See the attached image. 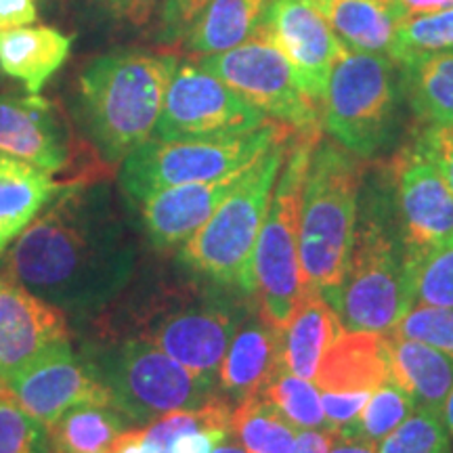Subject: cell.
<instances>
[{
    "instance_id": "obj_22",
    "label": "cell",
    "mask_w": 453,
    "mask_h": 453,
    "mask_svg": "<svg viewBox=\"0 0 453 453\" xmlns=\"http://www.w3.org/2000/svg\"><path fill=\"white\" fill-rule=\"evenodd\" d=\"M390 380L411 396L416 407L443 413L453 388V357L420 340L387 334Z\"/></svg>"
},
{
    "instance_id": "obj_47",
    "label": "cell",
    "mask_w": 453,
    "mask_h": 453,
    "mask_svg": "<svg viewBox=\"0 0 453 453\" xmlns=\"http://www.w3.org/2000/svg\"><path fill=\"white\" fill-rule=\"evenodd\" d=\"M212 453H248L246 449L240 443H229V441H223V443H219L217 447H214Z\"/></svg>"
},
{
    "instance_id": "obj_13",
    "label": "cell",
    "mask_w": 453,
    "mask_h": 453,
    "mask_svg": "<svg viewBox=\"0 0 453 453\" xmlns=\"http://www.w3.org/2000/svg\"><path fill=\"white\" fill-rule=\"evenodd\" d=\"M248 313L250 309L237 296L206 294L151 317L139 338L217 382L226 349Z\"/></svg>"
},
{
    "instance_id": "obj_29",
    "label": "cell",
    "mask_w": 453,
    "mask_h": 453,
    "mask_svg": "<svg viewBox=\"0 0 453 453\" xmlns=\"http://www.w3.org/2000/svg\"><path fill=\"white\" fill-rule=\"evenodd\" d=\"M300 428L267 396L254 395L234 405L229 434L248 453H292Z\"/></svg>"
},
{
    "instance_id": "obj_25",
    "label": "cell",
    "mask_w": 453,
    "mask_h": 453,
    "mask_svg": "<svg viewBox=\"0 0 453 453\" xmlns=\"http://www.w3.org/2000/svg\"><path fill=\"white\" fill-rule=\"evenodd\" d=\"M57 194L47 170L0 154V257Z\"/></svg>"
},
{
    "instance_id": "obj_7",
    "label": "cell",
    "mask_w": 453,
    "mask_h": 453,
    "mask_svg": "<svg viewBox=\"0 0 453 453\" xmlns=\"http://www.w3.org/2000/svg\"><path fill=\"white\" fill-rule=\"evenodd\" d=\"M130 424H150L177 410H197L217 396V382L191 372L156 344L134 336L87 355Z\"/></svg>"
},
{
    "instance_id": "obj_16",
    "label": "cell",
    "mask_w": 453,
    "mask_h": 453,
    "mask_svg": "<svg viewBox=\"0 0 453 453\" xmlns=\"http://www.w3.org/2000/svg\"><path fill=\"white\" fill-rule=\"evenodd\" d=\"M64 342H70L64 311L0 275V382Z\"/></svg>"
},
{
    "instance_id": "obj_36",
    "label": "cell",
    "mask_w": 453,
    "mask_h": 453,
    "mask_svg": "<svg viewBox=\"0 0 453 453\" xmlns=\"http://www.w3.org/2000/svg\"><path fill=\"white\" fill-rule=\"evenodd\" d=\"M390 334L420 340L453 357V307L413 304Z\"/></svg>"
},
{
    "instance_id": "obj_14",
    "label": "cell",
    "mask_w": 453,
    "mask_h": 453,
    "mask_svg": "<svg viewBox=\"0 0 453 453\" xmlns=\"http://www.w3.org/2000/svg\"><path fill=\"white\" fill-rule=\"evenodd\" d=\"M17 403L50 428L78 405H111L105 384L87 357H78L70 342L55 344L3 382Z\"/></svg>"
},
{
    "instance_id": "obj_6",
    "label": "cell",
    "mask_w": 453,
    "mask_h": 453,
    "mask_svg": "<svg viewBox=\"0 0 453 453\" xmlns=\"http://www.w3.org/2000/svg\"><path fill=\"white\" fill-rule=\"evenodd\" d=\"M401 97V72L390 57L347 50L327 82L321 127L340 147L370 160L399 137Z\"/></svg>"
},
{
    "instance_id": "obj_19",
    "label": "cell",
    "mask_w": 453,
    "mask_h": 453,
    "mask_svg": "<svg viewBox=\"0 0 453 453\" xmlns=\"http://www.w3.org/2000/svg\"><path fill=\"white\" fill-rule=\"evenodd\" d=\"M281 330L258 307L243 317L223 364L217 387L231 403L263 395L281 364Z\"/></svg>"
},
{
    "instance_id": "obj_35",
    "label": "cell",
    "mask_w": 453,
    "mask_h": 453,
    "mask_svg": "<svg viewBox=\"0 0 453 453\" xmlns=\"http://www.w3.org/2000/svg\"><path fill=\"white\" fill-rule=\"evenodd\" d=\"M413 304L453 307V240L443 243L416 265Z\"/></svg>"
},
{
    "instance_id": "obj_17",
    "label": "cell",
    "mask_w": 453,
    "mask_h": 453,
    "mask_svg": "<svg viewBox=\"0 0 453 453\" xmlns=\"http://www.w3.org/2000/svg\"><path fill=\"white\" fill-rule=\"evenodd\" d=\"M0 154L55 174L72 157V133L59 107L38 95H0Z\"/></svg>"
},
{
    "instance_id": "obj_30",
    "label": "cell",
    "mask_w": 453,
    "mask_h": 453,
    "mask_svg": "<svg viewBox=\"0 0 453 453\" xmlns=\"http://www.w3.org/2000/svg\"><path fill=\"white\" fill-rule=\"evenodd\" d=\"M413 410H416V403L411 396L396 382L387 380L372 390L359 418L350 426L336 430V433L353 434V437L380 445L396 426H401L411 416Z\"/></svg>"
},
{
    "instance_id": "obj_21",
    "label": "cell",
    "mask_w": 453,
    "mask_h": 453,
    "mask_svg": "<svg viewBox=\"0 0 453 453\" xmlns=\"http://www.w3.org/2000/svg\"><path fill=\"white\" fill-rule=\"evenodd\" d=\"M319 4L350 53L390 57L396 30L411 15L401 0H319Z\"/></svg>"
},
{
    "instance_id": "obj_34",
    "label": "cell",
    "mask_w": 453,
    "mask_h": 453,
    "mask_svg": "<svg viewBox=\"0 0 453 453\" xmlns=\"http://www.w3.org/2000/svg\"><path fill=\"white\" fill-rule=\"evenodd\" d=\"M0 453H49V428L0 382Z\"/></svg>"
},
{
    "instance_id": "obj_41",
    "label": "cell",
    "mask_w": 453,
    "mask_h": 453,
    "mask_svg": "<svg viewBox=\"0 0 453 453\" xmlns=\"http://www.w3.org/2000/svg\"><path fill=\"white\" fill-rule=\"evenodd\" d=\"M225 439H229V433H226V430H189V433L174 439V443L170 445V453H212L214 447L223 443Z\"/></svg>"
},
{
    "instance_id": "obj_45",
    "label": "cell",
    "mask_w": 453,
    "mask_h": 453,
    "mask_svg": "<svg viewBox=\"0 0 453 453\" xmlns=\"http://www.w3.org/2000/svg\"><path fill=\"white\" fill-rule=\"evenodd\" d=\"M411 13H434V11L453 9V0H401Z\"/></svg>"
},
{
    "instance_id": "obj_46",
    "label": "cell",
    "mask_w": 453,
    "mask_h": 453,
    "mask_svg": "<svg viewBox=\"0 0 453 453\" xmlns=\"http://www.w3.org/2000/svg\"><path fill=\"white\" fill-rule=\"evenodd\" d=\"M443 420H445L447 430H449V437L453 441V388H451V393H449V396H447V401H445Z\"/></svg>"
},
{
    "instance_id": "obj_24",
    "label": "cell",
    "mask_w": 453,
    "mask_h": 453,
    "mask_svg": "<svg viewBox=\"0 0 453 453\" xmlns=\"http://www.w3.org/2000/svg\"><path fill=\"white\" fill-rule=\"evenodd\" d=\"M342 330L336 311L324 294L304 292L290 321L281 330L283 367L313 382L327 347Z\"/></svg>"
},
{
    "instance_id": "obj_44",
    "label": "cell",
    "mask_w": 453,
    "mask_h": 453,
    "mask_svg": "<svg viewBox=\"0 0 453 453\" xmlns=\"http://www.w3.org/2000/svg\"><path fill=\"white\" fill-rule=\"evenodd\" d=\"M110 453H151L143 443V428L124 430L111 445Z\"/></svg>"
},
{
    "instance_id": "obj_2",
    "label": "cell",
    "mask_w": 453,
    "mask_h": 453,
    "mask_svg": "<svg viewBox=\"0 0 453 453\" xmlns=\"http://www.w3.org/2000/svg\"><path fill=\"white\" fill-rule=\"evenodd\" d=\"M324 298L347 332L390 334L413 307V260L390 223L376 179L372 185L364 179L347 267Z\"/></svg>"
},
{
    "instance_id": "obj_10",
    "label": "cell",
    "mask_w": 453,
    "mask_h": 453,
    "mask_svg": "<svg viewBox=\"0 0 453 453\" xmlns=\"http://www.w3.org/2000/svg\"><path fill=\"white\" fill-rule=\"evenodd\" d=\"M197 65L242 93L271 120L298 134H321V107L300 88L288 57L265 32L258 30L225 53L200 57Z\"/></svg>"
},
{
    "instance_id": "obj_27",
    "label": "cell",
    "mask_w": 453,
    "mask_h": 453,
    "mask_svg": "<svg viewBox=\"0 0 453 453\" xmlns=\"http://www.w3.org/2000/svg\"><path fill=\"white\" fill-rule=\"evenodd\" d=\"M401 88L424 124H453V49L399 64Z\"/></svg>"
},
{
    "instance_id": "obj_39",
    "label": "cell",
    "mask_w": 453,
    "mask_h": 453,
    "mask_svg": "<svg viewBox=\"0 0 453 453\" xmlns=\"http://www.w3.org/2000/svg\"><path fill=\"white\" fill-rule=\"evenodd\" d=\"M372 393L367 390H349V393H340V390H324L321 393V407H324V416L327 430L336 433L353 424L359 413L370 399Z\"/></svg>"
},
{
    "instance_id": "obj_8",
    "label": "cell",
    "mask_w": 453,
    "mask_h": 453,
    "mask_svg": "<svg viewBox=\"0 0 453 453\" xmlns=\"http://www.w3.org/2000/svg\"><path fill=\"white\" fill-rule=\"evenodd\" d=\"M292 128L271 120L257 130L211 139H147L124 157L120 187L130 200L143 202L166 187L208 183L248 168L271 147L288 141Z\"/></svg>"
},
{
    "instance_id": "obj_20",
    "label": "cell",
    "mask_w": 453,
    "mask_h": 453,
    "mask_svg": "<svg viewBox=\"0 0 453 453\" xmlns=\"http://www.w3.org/2000/svg\"><path fill=\"white\" fill-rule=\"evenodd\" d=\"M387 380H390L387 334L342 330L327 347L313 382L321 390L372 393Z\"/></svg>"
},
{
    "instance_id": "obj_37",
    "label": "cell",
    "mask_w": 453,
    "mask_h": 453,
    "mask_svg": "<svg viewBox=\"0 0 453 453\" xmlns=\"http://www.w3.org/2000/svg\"><path fill=\"white\" fill-rule=\"evenodd\" d=\"M411 145L437 166L453 191V124H424Z\"/></svg>"
},
{
    "instance_id": "obj_18",
    "label": "cell",
    "mask_w": 453,
    "mask_h": 453,
    "mask_svg": "<svg viewBox=\"0 0 453 453\" xmlns=\"http://www.w3.org/2000/svg\"><path fill=\"white\" fill-rule=\"evenodd\" d=\"M243 170L208 183L166 187L145 197L141 202V220L151 246L157 250H173L189 242L229 196Z\"/></svg>"
},
{
    "instance_id": "obj_3",
    "label": "cell",
    "mask_w": 453,
    "mask_h": 453,
    "mask_svg": "<svg viewBox=\"0 0 453 453\" xmlns=\"http://www.w3.org/2000/svg\"><path fill=\"white\" fill-rule=\"evenodd\" d=\"M177 65V57L168 53L113 50L84 67L78 113L90 143L110 166L154 137Z\"/></svg>"
},
{
    "instance_id": "obj_38",
    "label": "cell",
    "mask_w": 453,
    "mask_h": 453,
    "mask_svg": "<svg viewBox=\"0 0 453 453\" xmlns=\"http://www.w3.org/2000/svg\"><path fill=\"white\" fill-rule=\"evenodd\" d=\"M208 3L211 0H162L157 41L166 47L183 42L189 26Z\"/></svg>"
},
{
    "instance_id": "obj_23",
    "label": "cell",
    "mask_w": 453,
    "mask_h": 453,
    "mask_svg": "<svg viewBox=\"0 0 453 453\" xmlns=\"http://www.w3.org/2000/svg\"><path fill=\"white\" fill-rule=\"evenodd\" d=\"M72 38L50 26H26L0 32V72L24 82L38 95L49 78L65 64Z\"/></svg>"
},
{
    "instance_id": "obj_1",
    "label": "cell",
    "mask_w": 453,
    "mask_h": 453,
    "mask_svg": "<svg viewBox=\"0 0 453 453\" xmlns=\"http://www.w3.org/2000/svg\"><path fill=\"white\" fill-rule=\"evenodd\" d=\"M134 242L104 187L78 185L21 231L0 273L55 304L88 315L127 286Z\"/></svg>"
},
{
    "instance_id": "obj_9",
    "label": "cell",
    "mask_w": 453,
    "mask_h": 453,
    "mask_svg": "<svg viewBox=\"0 0 453 453\" xmlns=\"http://www.w3.org/2000/svg\"><path fill=\"white\" fill-rule=\"evenodd\" d=\"M321 134H294L271 196L254 248L252 273L257 307L283 327L304 294L298 258V225L307 168Z\"/></svg>"
},
{
    "instance_id": "obj_43",
    "label": "cell",
    "mask_w": 453,
    "mask_h": 453,
    "mask_svg": "<svg viewBox=\"0 0 453 453\" xmlns=\"http://www.w3.org/2000/svg\"><path fill=\"white\" fill-rule=\"evenodd\" d=\"M327 453H378V445L353 434L332 433V445Z\"/></svg>"
},
{
    "instance_id": "obj_42",
    "label": "cell",
    "mask_w": 453,
    "mask_h": 453,
    "mask_svg": "<svg viewBox=\"0 0 453 453\" xmlns=\"http://www.w3.org/2000/svg\"><path fill=\"white\" fill-rule=\"evenodd\" d=\"M36 19V0H0V32L32 26Z\"/></svg>"
},
{
    "instance_id": "obj_28",
    "label": "cell",
    "mask_w": 453,
    "mask_h": 453,
    "mask_svg": "<svg viewBox=\"0 0 453 453\" xmlns=\"http://www.w3.org/2000/svg\"><path fill=\"white\" fill-rule=\"evenodd\" d=\"M128 424L111 405L72 407L49 428V453H110Z\"/></svg>"
},
{
    "instance_id": "obj_31",
    "label": "cell",
    "mask_w": 453,
    "mask_h": 453,
    "mask_svg": "<svg viewBox=\"0 0 453 453\" xmlns=\"http://www.w3.org/2000/svg\"><path fill=\"white\" fill-rule=\"evenodd\" d=\"M263 396L273 403L283 416L300 430H319L326 428L324 407H321V395L315 382L300 378L286 367H280L263 390Z\"/></svg>"
},
{
    "instance_id": "obj_15",
    "label": "cell",
    "mask_w": 453,
    "mask_h": 453,
    "mask_svg": "<svg viewBox=\"0 0 453 453\" xmlns=\"http://www.w3.org/2000/svg\"><path fill=\"white\" fill-rule=\"evenodd\" d=\"M288 57L300 88L321 107L334 65L347 53L319 0H269L258 26Z\"/></svg>"
},
{
    "instance_id": "obj_12",
    "label": "cell",
    "mask_w": 453,
    "mask_h": 453,
    "mask_svg": "<svg viewBox=\"0 0 453 453\" xmlns=\"http://www.w3.org/2000/svg\"><path fill=\"white\" fill-rule=\"evenodd\" d=\"M271 122V118L229 84L197 64L177 65L164 95L154 137L164 141L211 139L242 134Z\"/></svg>"
},
{
    "instance_id": "obj_40",
    "label": "cell",
    "mask_w": 453,
    "mask_h": 453,
    "mask_svg": "<svg viewBox=\"0 0 453 453\" xmlns=\"http://www.w3.org/2000/svg\"><path fill=\"white\" fill-rule=\"evenodd\" d=\"M101 11L118 21H128L133 26H143L150 21L157 7V0H90Z\"/></svg>"
},
{
    "instance_id": "obj_11",
    "label": "cell",
    "mask_w": 453,
    "mask_h": 453,
    "mask_svg": "<svg viewBox=\"0 0 453 453\" xmlns=\"http://www.w3.org/2000/svg\"><path fill=\"white\" fill-rule=\"evenodd\" d=\"M388 219L413 260L453 240V191L433 162L410 145L376 174Z\"/></svg>"
},
{
    "instance_id": "obj_4",
    "label": "cell",
    "mask_w": 453,
    "mask_h": 453,
    "mask_svg": "<svg viewBox=\"0 0 453 453\" xmlns=\"http://www.w3.org/2000/svg\"><path fill=\"white\" fill-rule=\"evenodd\" d=\"M365 164L336 141L315 145L300 206L298 258L304 292L336 286L353 248Z\"/></svg>"
},
{
    "instance_id": "obj_32",
    "label": "cell",
    "mask_w": 453,
    "mask_h": 453,
    "mask_svg": "<svg viewBox=\"0 0 453 453\" xmlns=\"http://www.w3.org/2000/svg\"><path fill=\"white\" fill-rule=\"evenodd\" d=\"M453 49V9L411 13L396 30L390 59L396 65L411 57Z\"/></svg>"
},
{
    "instance_id": "obj_26",
    "label": "cell",
    "mask_w": 453,
    "mask_h": 453,
    "mask_svg": "<svg viewBox=\"0 0 453 453\" xmlns=\"http://www.w3.org/2000/svg\"><path fill=\"white\" fill-rule=\"evenodd\" d=\"M269 0H211L187 30L183 42L194 57L219 55L258 32Z\"/></svg>"
},
{
    "instance_id": "obj_5",
    "label": "cell",
    "mask_w": 453,
    "mask_h": 453,
    "mask_svg": "<svg viewBox=\"0 0 453 453\" xmlns=\"http://www.w3.org/2000/svg\"><path fill=\"white\" fill-rule=\"evenodd\" d=\"M288 141L273 145L243 170L212 217L180 246L179 258L187 269L254 298V248L286 160Z\"/></svg>"
},
{
    "instance_id": "obj_33",
    "label": "cell",
    "mask_w": 453,
    "mask_h": 453,
    "mask_svg": "<svg viewBox=\"0 0 453 453\" xmlns=\"http://www.w3.org/2000/svg\"><path fill=\"white\" fill-rule=\"evenodd\" d=\"M378 453H453L443 413L416 407L411 416L378 445Z\"/></svg>"
}]
</instances>
